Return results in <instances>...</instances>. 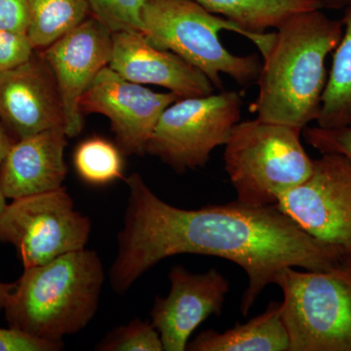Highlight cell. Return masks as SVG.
<instances>
[{
	"mask_svg": "<svg viewBox=\"0 0 351 351\" xmlns=\"http://www.w3.org/2000/svg\"><path fill=\"white\" fill-rule=\"evenodd\" d=\"M0 120L21 140L64 127L63 105L54 73L43 53L0 73Z\"/></svg>",
	"mask_w": 351,
	"mask_h": 351,
	"instance_id": "cell-12",
	"label": "cell"
},
{
	"mask_svg": "<svg viewBox=\"0 0 351 351\" xmlns=\"http://www.w3.org/2000/svg\"><path fill=\"white\" fill-rule=\"evenodd\" d=\"M12 145L13 142L10 136H9L8 131L0 120V164L5 158L7 152H9Z\"/></svg>",
	"mask_w": 351,
	"mask_h": 351,
	"instance_id": "cell-27",
	"label": "cell"
},
{
	"mask_svg": "<svg viewBox=\"0 0 351 351\" xmlns=\"http://www.w3.org/2000/svg\"><path fill=\"white\" fill-rule=\"evenodd\" d=\"M27 0H0V31L27 34Z\"/></svg>",
	"mask_w": 351,
	"mask_h": 351,
	"instance_id": "cell-26",
	"label": "cell"
},
{
	"mask_svg": "<svg viewBox=\"0 0 351 351\" xmlns=\"http://www.w3.org/2000/svg\"><path fill=\"white\" fill-rule=\"evenodd\" d=\"M341 20L322 9L304 11L276 27L263 58L258 93L252 104L257 119L304 130L319 115L327 83L326 59L343 36Z\"/></svg>",
	"mask_w": 351,
	"mask_h": 351,
	"instance_id": "cell-2",
	"label": "cell"
},
{
	"mask_svg": "<svg viewBox=\"0 0 351 351\" xmlns=\"http://www.w3.org/2000/svg\"><path fill=\"white\" fill-rule=\"evenodd\" d=\"M317 4L321 9H331V10H341L345 9L351 0H309Z\"/></svg>",
	"mask_w": 351,
	"mask_h": 351,
	"instance_id": "cell-28",
	"label": "cell"
},
{
	"mask_svg": "<svg viewBox=\"0 0 351 351\" xmlns=\"http://www.w3.org/2000/svg\"><path fill=\"white\" fill-rule=\"evenodd\" d=\"M302 132L258 119L235 124L223 161L237 201L252 207L276 205L311 175L313 159L302 144Z\"/></svg>",
	"mask_w": 351,
	"mask_h": 351,
	"instance_id": "cell-5",
	"label": "cell"
},
{
	"mask_svg": "<svg viewBox=\"0 0 351 351\" xmlns=\"http://www.w3.org/2000/svg\"><path fill=\"white\" fill-rule=\"evenodd\" d=\"M96 350L162 351L164 348L160 335L152 323L135 319L108 332Z\"/></svg>",
	"mask_w": 351,
	"mask_h": 351,
	"instance_id": "cell-22",
	"label": "cell"
},
{
	"mask_svg": "<svg viewBox=\"0 0 351 351\" xmlns=\"http://www.w3.org/2000/svg\"><path fill=\"white\" fill-rule=\"evenodd\" d=\"M15 284H5L0 282V307H4L7 298L12 292Z\"/></svg>",
	"mask_w": 351,
	"mask_h": 351,
	"instance_id": "cell-29",
	"label": "cell"
},
{
	"mask_svg": "<svg viewBox=\"0 0 351 351\" xmlns=\"http://www.w3.org/2000/svg\"><path fill=\"white\" fill-rule=\"evenodd\" d=\"M276 285L289 351H351V257L329 270L288 267Z\"/></svg>",
	"mask_w": 351,
	"mask_h": 351,
	"instance_id": "cell-6",
	"label": "cell"
},
{
	"mask_svg": "<svg viewBox=\"0 0 351 351\" xmlns=\"http://www.w3.org/2000/svg\"><path fill=\"white\" fill-rule=\"evenodd\" d=\"M34 52L27 34L0 31V73L24 63Z\"/></svg>",
	"mask_w": 351,
	"mask_h": 351,
	"instance_id": "cell-24",
	"label": "cell"
},
{
	"mask_svg": "<svg viewBox=\"0 0 351 351\" xmlns=\"http://www.w3.org/2000/svg\"><path fill=\"white\" fill-rule=\"evenodd\" d=\"M128 201L110 285L125 294L147 270L182 254L214 256L237 263L248 286L240 311L246 316L282 270H329L351 256L314 239L276 205L252 207L239 201L195 210L168 204L134 173L126 179Z\"/></svg>",
	"mask_w": 351,
	"mask_h": 351,
	"instance_id": "cell-1",
	"label": "cell"
},
{
	"mask_svg": "<svg viewBox=\"0 0 351 351\" xmlns=\"http://www.w3.org/2000/svg\"><path fill=\"white\" fill-rule=\"evenodd\" d=\"M104 281L101 258L87 249L25 269L3 307L9 327L36 338L62 341L93 319Z\"/></svg>",
	"mask_w": 351,
	"mask_h": 351,
	"instance_id": "cell-3",
	"label": "cell"
},
{
	"mask_svg": "<svg viewBox=\"0 0 351 351\" xmlns=\"http://www.w3.org/2000/svg\"><path fill=\"white\" fill-rule=\"evenodd\" d=\"M209 12L232 21L252 34L276 29L294 14L321 9L309 0H193ZM323 10V9H322Z\"/></svg>",
	"mask_w": 351,
	"mask_h": 351,
	"instance_id": "cell-18",
	"label": "cell"
},
{
	"mask_svg": "<svg viewBox=\"0 0 351 351\" xmlns=\"http://www.w3.org/2000/svg\"><path fill=\"white\" fill-rule=\"evenodd\" d=\"M63 348V341H46L13 328H0V351H58Z\"/></svg>",
	"mask_w": 351,
	"mask_h": 351,
	"instance_id": "cell-25",
	"label": "cell"
},
{
	"mask_svg": "<svg viewBox=\"0 0 351 351\" xmlns=\"http://www.w3.org/2000/svg\"><path fill=\"white\" fill-rule=\"evenodd\" d=\"M95 19L112 32H144L142 11L147 0H86Z\"/></svg>",
	"mask_w": 351,
	"mask_h": 351,
	"instance_id": "cell-21",
	"label": "cell"
},
{
	"mask_svg": "<svg viewBox=\"0 0 351 351\" xmlns=\"http://www.w3.org/2000/svg\"><path fill=\"white\" fill-rule=\"evenodd\" d=\"M290 341L281 302H272L265 313L223 332L207 330L189 341L191 351H289Z\"/></svg>",
	"mask_w": 351,
	"mask_h": 351,
	"instance_id": "cell-16",
	"label": "cell"
},
{
	"mask_svg": "<svg viewBox=\"0 0 351 351\" xmlns=\"http://www.w3.org/2000/svg\"><path fill=\"white\" fill-rule=\"evenodd\" d=\"M6 199V196L2 191L1 184H0V218H1L2 214H3L7 206Z\"/></svg>",
	"mask_w": 351,
	"mask_h": 351,
	"instance_id": "cell-30",
	"label": "cell"
},
{
	"mask_svg": "<svg viewBox=\"0 0 351 351\" xmlns=\"http://www.w3.org/2000/svg\"><path fill=\"white\" fill-rule=\"evenodd\" d=\"M169 281V294L154 301L152 323L164 350L184 351L196 328L209 316L221 314L230 282L216 269L195 274L182 265L171 269Z\"/></svg>",
	"mask_w": 351,
	"mask_h": 351,
	"instance_id": "cell-13",
	"label": "cell"
},
{
	"mask_svg": "<svg viewBox=\"0 0 351 351\" xmlns=\"http://www.w3.org/2000/svg\"><path fill=\"white\" fill-rule=\"evenodd\" d=\"M119 145L92 137L77 145L73 154L76 173L87 184L104 186L122 178L123 159Z\"/></svg>",
	"mask_w": 351,
	"mask_h": 351,
	"instance_id": "cell-20",
	"label": "cell"
},
{
	"mask_svg": "<svg viewBox=\"0 0 351 351\" xmlns=\"http://www.w3.org/2000/svg\"><path fill=\"white\" fill-rule=\"evenodd\" d=\"M90 232L91 221L63 186L14 199L0 218V242L15 247L24 269L83 250Z\"/></svg>",
	"mask_w": 351,
	"mask_h": 351,
	"instance_id": "cell-8",
	"label": "cell"
},
{
	"mask_svg": "<svg viewBox=\"0 0 351 351\" xmlns=\"http://www.w3.org/2000/svg\"><path fill=\"white\" fill-rule=\"evenodd\" d=\"M343 36L332 55V68L321 101L317 126H351V1L343 9Z\"/></svg>",
	"mask_w": 351,
	"mask_h": 351,
	"instance_id": "cell-17",
	"label": "cell"
},
{
	"mask_svg": "<svg viewBox=\"0 0 351 351\" xmlns=\"http://www.w3.org/2000/svg\"><path fill=\"white\" fill-rule=\"evenodd\" d=\"M241 95L223 91L180 98L161 114L145 147L178 174L204 167L240 121Z\"/></svg>",
	"mask_w": 351,
	"mask_h": 351,
	"instance_id": "cell-7",
	"label": "cell"
},
{
	"mask_svg": "<svg viewBox=\"0 0 351 351\" xmlns=\"http://www.w3.org/2000/svg\"><path fill=\"white\" fill-rule=\"evenodd\" d=\"M143 25L149 43L170 51L202 71L221 89V75L240 85L258 80L262 63L257 55L239 56L226 49L219 38L228 31L243 36L265 56L274 34H252L221 16L209 12L193 0H147L142 11Z\"/></svg>",
	"mask_w": 351,
	"mask_h": 351,
	"instance_id": "cell-4",
	"label": "cell"
},
{
	"mask_svg": "<svg viewBox=\"0 0 351 351\" xmlns=\"http://www.w3.org/2000/svg\"><path fill=\"white\" fill-rule=\"evenodd\" d=\"M112 51V32L94 17L41 50L56 80L69 138L82 133L80 101L101 69L108 66Z\"/></svg>",
	"mask_w": 351,
	"mask_h": 351,
	"instance_id": "cell-11",
	"label": "cell"
},
{
	"mask_svg": "<svg viewBox=\"0 0 351 351\" xmlns=\"http://www.w3.org/2000/svg\"><path fill=\"white\" fill-rule=\"evenodd\" d=\"M64 127L48 129L16 141L0 164V184L6 198L56 191L68 173L64 149L68 138Z\"/></svg>",
	"mask_w": 351,
	"mask_h": 351,
	"instance_id": "cell-15",
	"label": "cell"
},
{
	"mask_svg": "<svg viewBox=\"0 0 351 351\" xmlns=\"http://www.w3.org/2000/svg\"><path fill=\"white\" fill-rule=\"evenodd\" d=\"M178 99L172 92L158 93L129 82L106 66L83 95L80 108L82 112L99 113L110 119L122 154L144 156L161 114Z\"/></svg>",
	"mask_w": 351,
	"mask_h": 351,
	"instance_id": "cell-10",
	"label": "cell"
},
{
	"mask_svg": "<svg viewBox=\"0 0 351 351\" xmlns=\"http://www.w3.org/2000/svg\"><path fill=\"white\" fill-rule=\"evenodd\" d=\"M314 239L351 256V161L341 154L313 159L311 175L276 205Z\"/></svg>",
	"mask_w": 351,
	"mask_h": 351,
	"instance_id": "cell-9",
	"label": "cell"
},
{
	"mask_svg": "<svg viewBox=\"0 0 351 351\" xmlns=\"http://www.w3.org/2000/svg\"><path fill=\"white\" fill-rule=\"evenodd\" d=\"M302 132L307 144L321 154H341L351 161V126L341 128L306 127Z\"/></svg>",
	"mask_w": 351,
	"mask_h": 351,
	"instance_id": "cell-23",
	"label": "cell"
},
{
	"mask_svg": "<svg viewBox=\"0 0 351 351\" xmlns=\"http://www.w3.org/2000/svg\"><path fill=\"white\" fill-rule=\"evenodd\" d=\"M108 66L129 82L166 88L179 98L214 93L213 83L202 71L174 53L154 47L141 32L112 34Z\"/></svg>",
	"mask_w": 351,
	"mask_h": 351,
	"instance_id": "cell-14",
	"label": "cell"
},
{
	"mask_svg": "<svg viewBox=\"0 0 351 351\" xmlns=\"http://www.w3.org/2000/svg\"><path fill=\"white\" fill-rule=\"evenodd\" d=\"M27 36L34 50H43L73 31L89 16L86 0H27Z\"/></svg>",
	"mask_w": 351,
	"mask_h": 351,
	"instance_id": "cell-19",
	"label": "cell"
}]
</instances>
